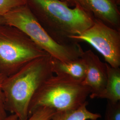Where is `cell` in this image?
I'll use <instances>...</instances> for the list:
<instances>
[{"label": "cell", "mask_w": 120, "mask_h": 120, "mask_svg": "<svg viewBox=\"0 0 120 120\" xmlns=\"http://www.w3.org/2000/svg\"><path fill=\"white\" fill-rule=\"evenodd\" d=\"M39 23L57 42H75L70 38L80 34L93 25L94 17L78 5L70 8L60 0H26Z\"/></svg>", "instance_id": "6da1fadb"}, {"label": "cell", "mask_w": 120, "mask_h": 120, "mask_svg": "<svg viewBox=\"0 0 120 120\" xmlns=\"http://www.w3.org/2000/svg\"><path fill=\"white\" fill-rule=\"evenodd\" d=\"M53 75L49 54L33 60L13 75L6 77L2 85L7 112L20 120L29 117L30 102L40 87Z\"/></svg>", "instance_id": "7a4b0ae2"}, {"label": "cell", "mask_w": 120, "mask_h": 120, "mask_svg": "<svg viewBox=\"0 0 120 120\" xmlns=\"http://www.w3.org/2000/svg\"><path fill=\"white\" fill-rule=\"evenodd\" d=\"M90 94L89 88L82 82L52 75L33 97L29 106V116L39 108H49L56 112L77 109L87 101Z\"/></svg>", "instance_id": "3957f363"}, {"label": "cell", "mask_w": 120, "mask_h": 120, "mask_svg": "<svg viewBox=\"0 0 120 120\" xmlns=\"http://www.w3.org/2000/svg\"><path fill=\"white\" fill-rule=\"evenodd\" d=\"M5 23L22 30L53 58L70 61L81 57L84 52L78 42L62 44L48 34L31 12L27 4L15 8L3 16Z\"/></svg>", "instance_id": "277c9868"}, {"label": "cell", "mask_w": 120, "mask_h": 120, "mask_svg": "<svg viewBox=\"0 0 120 120\" xmlns=\"http://www.w3.org/2000/svg\"><path fill=\"white\" fill-rule=\"evenodd\" d=\"M48 54L22 30L0 24V73L8 77L33 60Z\"/></svg>", "instance_id": "5b68a950"}, {"label": "cell", "mask_w": 120, "mask_h": 120, "mask_svg": "<svg viewBox=\"0 0 120 120\" xmlns=\"http://www.w3.org/2000/svg\"><path fill=\"white\" fill-rule=\"evenodd\" d=\"M71 41H85L100 52L106 63L114 68H120V31L95 19L93 25L81 34L70 38Z\"/></svg>", "instance_id": "8992f818"}, {"label": "cell", "mask_w": 120, "mask_h": 120, "mask_svg": "<svg viewBox=\"0 0 120 120\" xmlns=\"http://www.w3.org/2000/svg\"><path fill=\"white\" fill-rule=\"evenodd\" d=\"M69 7L78 5L95 18L120 31V12L117 5L110 0H60Z\"/></svg>", "instance_id": "52a82bcc"}, {"label": "cell", "mask_w": 120, "mask_h": 120, "mask_svg": "<svg viewBox=\"0 0 120 120\" xmlns=\"http://www.w3.org/2000/svg\"><path fill=\"white\" fill-rule=\"evenodd\" d=\"M81 57L86 64V77L82 84L89 88L91 98H100L107 81L106 63L102 62L91 50L84 51Z\"/></svg>", "instance_id": "ba28073f"}, {"label": "cell", "mask_w": 120, "mask_h": 120, "mask_svg": "<svg viewBox=\"0 0 120 120\" xmlns=\"http://www.w3.org/2000/svg\"><path fill=\"white\" fill-rule=\"evenodd\" d=\"M51 66L55 75L82 82L86 77V64L81 57L70 61H62L51 56Z\"/></svg>", "instance_id": "9c48e42d"}, {"label": "cell", "mask_w": 120, "mask_h": 120, "mask_svg": "<svg viewBox=\"0 0 120 120\" xmlns=\"http://www.w3.org/2000/svg\"><path fill=\"white\" fill-rule=\"evenodd\" d=\"M107 81L103 94L100 98L106 99L113 103L120 101V69L114 68L106 63Z\"/></svg>", "instance_id": "30bf717a"}, {"label": "cell", "mask_w": 120, "mask_h": 120, "mask_svg": "<svg viewBox=\"0 0 120 120\" xmlns=\"http://www.w3.org/2000/svg\"><path fill=\"white\" fill-rule=\"evenodd\" d=\"M88 105L86 101L77 109L56 112L51 120H98L101 117L99 113L90 111L87 108Z\"/></svg>", "instance_id": "8fae6325"}, {"label": "cell", "mask_w": 120, "mask_h": 120, "mask_svg": "<svg viewBox=\"0 0 120 120\" xmlns=\"http://www.w3.org/2000/svg\"><path fill=\"white\" fill-rule=\"evenodd\" d=\"M56 112L55 110L49 108H39L26 120H50Z\"/></svg>", "instance_id": "7c38bea8"}, {"label": "cell", "mask_w": 120, "mask_h": 120, "mask_svg": "<svg viewBox=\"0 0 120 120\" xmlns=\"http://www.w3.org/2000/svg\"><path fill=\"white\" fill-rule=\"evenodd\" d=\"M105 120H120V101L113 103L107 101Z\"/></svg>", "instance_id": "4fadbf2b"}, {"label": "cell", "mask_w": 120, "mask_h": 120, "mask_svg": "<svg viewBox=\"0 0 120 120\" xmlns=\"http://www.w3.org/2000/svg\"><path fill=\"white\" fill-rule=\"evenodd\" d=\"M26 4V0H0V16H4L13 9Z\"/></svg>", "instance_id": "5bb4252c"}, {"label": "cell", "mask_w": 120, "mask_h": 120, "mask_svg": "<svg viewBox=\"0 0 120 120\" xmlns=\"http://www.w3.org/2000/svg\"><path fill=\"white\" fill-rule=\"evenodd\" d=\"M5 77L0 73V119H3L8 116L4 105V99L2 90V85Z\"/></svg>", "instance_id": "9a60e30c"}, {"label": "cell", "mask_w": 120, "mask_h": 120, "mask_svg": "<svg viewBox=\"0 0 120 120\" xmlns=\"http://www.w3.org/2000/svg\"><path fill=\"white\" fill-rule=\"evenodd\" d=\"M18 118L17 116L15 114H10V115L7 116L5 118L3 119H0V120H18Z\"/></svg>", "instance_id": "2e32d148"}, {"label": "cell", "mask_w": 120, "mask_h": 120, "mask_svg": "<svg viewBox=\"0 0 120 120\" xmlns=\"http://www.w3.org/2000/svg\"><path fill=\"white\" fill-rule=\"evenodd\" d=\"M112 2H113L114 4L118 6L120 4V0H110Z\"/></svg>", "instance_id": "e0dca14e"}, {"label": "cell", "mask_w": 120, "mask_h": 120, "mask_svg": "<svg viewBox=\"0 0 120 120\" xmlns=\"http://www.w3.org/2000/svg\"><path fill=\"white\" fill-rule=\"evenodd\" d=\"M5 24L4 21V17L3 16H0V24Z\"/></svg>", "instance_id": "ac0fdd59"}, {"label": "cell", "mask_w": 120, "mask_h": 120, "mask_svg": "<svg viewBox=\"0 0 120 120\" xmlns=\"http://www.w3.org/2000/svg\"></svg>", "instance_id": "d6986e66"}]
</instances>
